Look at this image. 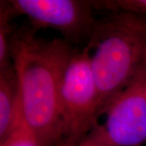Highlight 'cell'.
Here are the masks:
<instances>
[{
	"mask_svg": "<svg viewBox=\"0 0 146 146\" xmlns=\"http://www.w3.org/2000/svg\"><path fill=\"white\" fill-rule=\"evenodd\" d=\"M13 13L27 16L36 28L58 32L69 43L89 42L97 24L94 1L12 0Z\"/></svg>",
	"mask_w": 146,
	"mask_h": 146,
	"instance_id": "obj_5",
	"label": "cell"
},
{
	"mask_svg": "<svg viewBox=\"0 0 146 146\" xmlns=\"http://www.w3.org/2000/svg\"><path fill=\"white\" fill-rule=\"evenodd\" d=\"M0 146L43 145L39 138L28 126L25 118H23L10 133L0 141Z\"/></svg>",
	"mask_w": 146,
	"mask_h": 146,
	"instance_id": "obj_8",
	"label": "cell"
},
{
	"mask_svg": "<svg viewBox=\"0 0 146 146\" xmlns=\"http://www.w3.org/2000/svg\"><path fill=\"white\" fill-rule=\"evenodd\" d=\"M98 125L74 146H141L146 143V55L130 84L106 110Z\"/></svg>",
	"mask_w": 146,
	"mask_h": 146,
	"instance_id": "obj_4",
	"label": "cell"
},
{
	"mask_svg": "<svg viewBox=\"0 0 146 146\" xmlns=\"http://www.w3.org/2000/svg\"><path fill=\"white\" fill-rule=\"evenodd\" d=\"M58 110L66 146L77 145L98 126L99 98L88 46L73 53L65 68L59 87Z\"/></svg>",
	"mask_w": 146,
	"mask_h": 146,
	"instance_id": "obj_3",
	"label": "cell"
},
{
	"mask_svg": "<svg viewBox=\"0 0 146 146\" xmlns=\"http://www.w3.org/2000/svg\"><path fill=\"white\" fill-rule=\"evenodd\" d=\"M73 53L63 38H42L34 29H19L12 34L11 56L24 118L43 146H55L63 139L58 94L63 72Z\"/></svg>",
	"mask_w": 146,
	"mask_h": 146,
	"instance_id": "obj_1",
	"label": "cell"
},
{
	"mask_svg": "<svg viewBox=\"0 0 146 146\" xmlns=\"http://www.w3.org/2000/svg\"><path fill=\"white\" fill-rule=\"evenodd\" d=\"M87 46L101 115L136 76L146 55V18L115 11L98 21Z\"/></svg>",
	"mask_w": 146,
	"mask_h": 146,
	"instance_id": "obj_2",
	"label": "cell"
},
{
	"mask_svg": "<svg viewBox=\"0 0 146 146\" xmlns=\"http://www.w3.org/2000/svg\"><path fill=\"white\" fill-rule=\"evenodd\" d=\"M24 118L19 82L13 63L0 69V141Z\"/></svg>",
	"mask_w": 146,
	"mask_h": 146,
	"instance_id": "obj_6",
	"label": "cell"
},
{
	"mask_svg": "<svg viewBox=\"0 0 146 146\" xmlns=\"http://www.w3.org/2000/svg\"><path fill=\"white\" fill-rule=\"evenodd\" d=\"M15 16L11 8L9 2H1L0 11V69L12 64L11 56V45L13 29L11 26L10 20Z\"/></svg>",
	"mask_w": 146,
	"mask_h": 146,
	"instance_id": "obj_7",
	"label": "cell"
},
{
	"mask_svg": "<svg viewBox=\"0 0 146 146\" xmlns=\"http://www.w3.org/2000/svg\"><path fill=\"white\" fill-rule=\"evenodd\" d=\"M96 9L127 11L146 18V0H103L94 1Z\"/></svg>",
	"mask_w": 146,
	"mask_h": 146,
	"instance_id": "obj_9",
	"label": "cell"
}]
</instances>
